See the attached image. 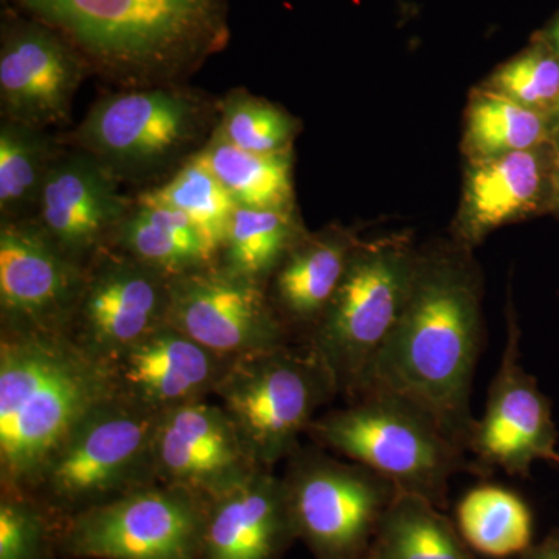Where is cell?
<instances>
[{
  "label": "cell",
  "mask_w": 559,
  "mask_h": 559,
  "mask_svg": "<svg viewBox=\"0 0 559 559\" xmlns=\"http://www.w3.org/2000/svg\"><path fill=\"white\" fill-rule=\"evenodd\" d=\"M549 119V145L559 154V100L547 114Z\"/></svg>",
  "instance_id": "836d02e7"
},
{
  "label": "cell",
  "mask_w": 559,
  "mask_h": 559,
  "mask_svg": "<svg viewBox=\"0 0 559 559\" xmlns=\"http://www.w3.org/2000/svg\"><path fill=\"white\" fill-rule=\"evenodd\" d=\"M477 87L524 108L549 114L559 100V57L535 33L525 49L498 66Z\"/></svg>",
  "instance_id": "4dcf8cb0"
},
{
  "label": "cell",
  "mask_w": 559,
  "mask_h": 559,
  "mask_svg": "<svg viewBox=\"0 0 559 559\" xmlns=\"http://www.w3.org/2000/svg\"><path fill=\"white\" fill-rule=\"evenodd\" d=\"M72 44L38 20L3 21L0 106L3 120L44 128L69 119L90 70Z\"/></svg>",
  "instance_id": "9a60e30c"
},
{
  "label": "cell",
  "mask_w": 559,
  "mask_h": 559,
  "mask_svg": "<svg viewBox=\"0 0 559 559\" xmlns=\"http://www.w3.org/2000/svg\"><path fill=\"white\" fill-rule=\"evenodd\" d=\"M521 559H559V530L550 533L538 546H532Z\"/></svg>",
  "instance_id": "d6a6232c"
},
{
  "label": "cell",
  "mask_w": 559,
  "mask_h": 559,
  "mask_svg": "<svg viewBox=\"0 0 559 559\" xmlns=\"http://www.w3.org/2000/svg\"><path fill=\"white\" fill-rule=\"evenodd\" d=\"M160 415L120 393L106 400L70 433L31 496L62 522L157 484L153 450Z\"/></svg>",
  "instance_id": "52a82bcc"
},
{
  "label": "cell",
  "mask_w": 559,
  "mask_h": 559,
  "mask_svg": "<svg viewBox=\"0 0 559 559\" xmlns=\"http://www.w3.org/2000/svg\"><path fill=\"white\" fill-rule=\"evenodd\" d=\"M550 145L492 159L466 162L462 197L452 221V241L474 250L492 231L550 210Z\"/></svg>",
  "instance_id": "ac0fdd59"
},
{
  "label": "cell",
  "mask_w": 559,
  "mask_h": 559,
  "mask_svg": "<svg viewBox=\"0 0 559 559\" xmlns=\"http://www.w3.org/2000/svg\"><path fill=\"white\" fill-rule=\"evenodd\" d=\"M197 154L240 207L296 210L293 151L249 153L231 145L215 128Z\"/></svg>",
  "instance_id": "cb8c5ba5"
},
{
  "label": "cell",
  "mask_w": 559,
  "mask_h": 559,
  "mask_svg": "<svg viewBox=\"0 0 559 559\" xmlns=\"http://www.w3.org/2000/svg\"><path fill=\"white\" fill-rule=\"evenodd\" d=\"M543 145H549L547 114L480 87L471 91L462 138L465 162L492 159Z\"/></svg>",
  "instance_id": "d4e9b609"
},
{
  "label": "cell",
  "mask_w": 559,
  "mask_h": 559,
  "mask_svg": "<svg viewBox=\"0 0 559 559\" xmlns=\"http://www.w3.org/2000/svg\"><path fill=\"white\" fill-rule=\"evenodd\" d=\"M60 530L61 521L33 496L0 495V559H58Z\"/></svg>",
  "instance_id": "1f68e13d"
},
{
  "label": "cell",
  "mask_w": 559,
  "mask_h": 559,
  "mask_svg": "<svg viewBox=\"0 0 559 559\" xmlns=\"http://www.w3.org/2000/svg\"><path fill=\"white\" fill-rule=\"evenodd\" d=\"M418 248L411 235L362 240L340 288L305 344L326 364L340 393L355 400L409 296Z\"/></svg>",
  "instance_id": "5b68a950"
},
{
  "label": "cell",
  "mask_w": 559,
  "mask_h": 559,
  "mask_svg": "<svg viewBox=\"0 0 559 559\" xmlns=\"http://www.w3.org/2000/svg\"><path fill=\"white\" fill-rule=\"evenodd\" d=\"M296 539L283 477L260 469L210 500L200 559H282Z\"/></svg>",
  "instance_id": "ffe728a7"
},
{
  "label": "cell",
  "mask_w": 559,
  "mask_h": 559,
  "mask_svg": "<svg viewBox=\"0 0 559 559\" xmlns=\"http://www.w3.org/2000/svg\"><path fill=\"white\" fill-rule=\"evenodd\" d=\"M369 559H474L469 546L439 507L399 491L371 540Z\"/></svg>",
  "instance_id": "603a6c76"
},
{
  "label": "cell",
  "mask_w": 559,
  "mask_h": 559,
  "mask_svg": "<svg viewBox=\"0 0 559 559\" xmlns=\"http://www.w3.org/2000/svg\"><path fill=\"white\" fill-rule=\"evenodd\" d=\"M307 231L296 210L238 205L227 227L218 261L267 288L274 272Z\"/></svg>",
  "instance_id": "484cf974"
},
{
  "label": "cell",
  "mask_w": 559,
  "mask_h": 559,
  "mask_svg": "<svg viewBox=\"0 0 559 559\" xmlns=\"http://www.w3.org/2000/svg\"><path fill=\"white\" fill-rule=\"evenodd\" d=\"M481 299L484 277L473 250L454 241L418 249L406 305L359 392L381 389L412 401L468 454L477 425L471 395L485 336Z\"/></svg>",
  "instance_id": "6da1fadb"
},
{
  "label": "cell",
  "mask_w": 559,
  "mask_h": 559,
  "mask_svg": "<svg viewBox=\"0 0 559 559\" xmlns=\"http://www.w3.org/2000/svg\"><path fill=\"white\" fill-rule=\"evenodd\" d=\"M360 559H369V557H367V555H366V557H364V558H360Z\"/></svg>",
  "instance_id": "74e56055"
},
{
  "label": "cell",
  "mask_w": 559,
  "mask_h": 559,
  "mask_svg": "<svg viewBox=\"0 0 559 559\" xmlns=\"http://www.w3.org/2000/svg\"><path fill=\"white\" fill-rule=\"evenodd\" d=\"M110 367L64 333H0V495H32L95 407L117 395Z\"/></svg>",
  "instance_id": "3957f363"
},
{
  "label": "cell",
  "mask_w": 559,
  "mask_h": 559,
  "mask_svg": "<svg viewBox=\"0 0 559 559\" xmlns=\"http://www.w3.org/2000/svg\"><path fill=\"white\" fill-rule=\"evenodd\" d=\"M212 117L204 97L176 84L132 87L95 103L73 142L117 178H146L193 156Z\"/></svg>",
  "instance_id": "ba28073f"
},
{
  "label": "cell",
  "mask_w": 559,
  "mask_h": 559,
  "mask_svg": "<svg viewBox=\"0 0 559 559\" xmlns=\"http://www.w3.org/2000/svg\"><path fill=\"white\" fill-rule=\"evenodd\" d=\"M362 241L358 231L341 226L307 231L274 272L267 293L278 318L293 334L314 330L340 288L349 260Z\"/></svg>",
  "instance_id": "44dd1931"
},
{
  "label": "cell",
  "mask_w": 559,
  "mask_h": 559,
  "mask_svg": "<svg viewBox=\"0 0 559 559\" xmlns=\"http://www.w3.org/2000/svg\"><path fill=\"white\" fill-rule=\"evenodd\" d=\"M521 330L509 308L507 342L498 373L489 388L487 409L477 419L469 455L477 476L503 469L527 477L536 460H549L558 432L550 401L538 382L522 367Z\"/></svg>",
  "instance_id": "5bb4252c"
},
{
  "label": "cell",
  "mask_w": 559,
  "mask_h": 559,
  "mask_svg": "<svg viewBox=\"0 0 559 559\" xmlns=\"http://www.w3.org/2000/svg\"><path fill=\"white\" fill-rule=\"evenodd\" d=\"M124 86L175 84L229 40L226 0H14Z\"/></svg>",
  "instance_id": "7a4b0ae2"
},
{
  "label": "cell",
  "mask_w": 559,
  "mask_h": 559,
  "mask_svg": "<svg viewBox=\"0 0 559 559\" xmlns=\"http://www.w3.org/2000/svg\"><path fill=\"white\" fill-rule=\"evenodd\" d=\"M308 436L392 481L400 491L447 509L455 474H476L468 452L428 412L388 390H364L347 407L312 419Z\"/></svg>",
  "instance_id": "277c9868"
},
{
  "label": "cell",
  "mask_w": 559,
  "mask_h": 559,
  "mask_svg": "<svg viewBox=\"0 0 559 559\" xmlns=\"http://www.w3.org/2000/svg\"><path fill=\"white\" fill-rule=\"evenodd\" d=\"M110 248L167 277L216 263L198 227L179 210L138 198L114 234Z\"/></svg>",
  "instance_id": "7402d4cb"
},
{
  "label": "cell",
  "mask_w": 559,
  "mask_h": 559,
  "mask_svg": "<svg viewBox=\"0 0 559 559\" xmlns=\"http://www.w3.org/2000/svg\"><path fill=\"white\" fill-rule=\"evenodd\" d=\"M139 198L182 212L200 230L210 257L219 260L227 227L238 204L197 153L182 162L164 186L145 191Z\"/></svg>",
  "instance_id": "f1b7e54d"
},
{
  "label": "cell",
  "mask_w": 559,
  "mask_h": 559,
  "mask_svg": "<svg viewBox=\"0 0 559 559\" xmlns=\"http://www.w3.org/2000/svg\"><path fill=\"white\" fill-rule=\"evenodd\" d=\"M550 462H555V463H558L559 465V454L557 451L554 452V454L550 455Z\"/></svg>",
  "instance_id": "8d00e7d4"
},
{
  "label": "cell",
  "mask_w": 559,
  "mask_h": 559,
  "mask_svg": "<svg viewBox=\"0 0 559 559\" xmlns=\"http://www.w3.org/2000/svg\"><path fill=\"white\" fill-rule=\"evenodd\" d=\"M159 484L189 489L210 502L261 468L221 404H183L160 415L154 439Z\"/></svg>",
  "instance_id": "2e32d148"
},
{
  "label": "cell",
  "mask_w": 559,
  "mask_h": 559,
  "mask_svg": "<svg viewBox=\"0 0 559 559\" xmlns=\"http://www.w3.org/2000/svg\"><path fill=\"white\" fill-rule=\"evenodd\" d=\"M550 210L559 216V154L555 160L554 173H551Z\"/></svg>",
  "instance_id": "d590c367"
},
{
  "label": "cell",
  "mask_w": 559,
  "mask_h": 559,
  "mask_svg": "<svg viewBox=\"0 0 559 559\" xmlns=\"http://www.w3.org/2000/svg\"><path fill=\"white\" fill-rule=\"evenodd\" d=\"M218 109L216 131L231 145L255 154L293 151L300 121L282 106L235 90L224 97Z\"/></svg>",
  "instance_id": "f546056e"
},
{
  "label": "cell",
  "mask_w": 559,
  "mask_h": 559,
  "mask_svg": "<svg viewBox=\"0 0 559 559\" xmlns=\"http://www.w3.org/2000/svg\"><path fill=\"white\" fill-rule=\"evenodd\" d=\"M168 290V323L223 358H240L289 342V330L266 286L219 261L171 277Z\"/></svg>",
  "instance_id": "8fae6325"
},
{
  "label": "cell",
  "mask_w": 559,
  "mask_h": 559,
  "mask_svg": "<svg viewBox=\"0 0 559 559\" xmlns=\"http://www.w3.org/2000/svg\"><path fill=\"white\" fill-rule=\"evenodd\" d=\"M131 204L119 178L84 151L60 154L40 193L35 219L72 259L87 264L109 248Z\"/></svg>",
  "instance_id": "e0dca14e"
},
{
  "label": "cell",
  "mask_w": 559,
  "mask_h": 559,
  "mask_svg": "<svg viewBox=\"0 0 559 559\" xmlns=\"http://www.w3.org/2000/svg\"><path fill=\"white\" fill-rule=\"evenodd\" d=\"M283 476L297 538L316 559L366 557L385 510L399 495L392 481L322 447L297 448Z\"/></svg>",
  "instance_id": "9c48e42d"
},
{
  "label": "cell",
  "mask_w": 559,
  "mask_h": 559,
  "mask_svg": "<svg viewBox=\"0 0 559 559\" xmlns=\"http://www.w3.org/2000/svg\"><path fill=\"white\" fill-rule=\"evenodd\" d=\"M457 522L469 549L485 557H513L532 547V511L510 489L496 485L471 489L460 500Z\"/></svg>",
  "instance_id": "4316f807"
},
{
  "label": "cell",
  "mask_w": 559,
  "mask_h": 559,
  "mask_svg": "<svg viewBox=\"0 0 559 559\" xmlns=\"http://www.w3.org/2000/svg\"><path fill=\"white\" fill-rule=\"evenodd\" d=\"M538 33L549 43L551 49H554L555 53L559 57V13L550 21V24L547 25L546 28H543V31Z\"/></svg>",
  "instance_id": "e575fe53"
},
{
  "label": "cell",
  "mask_w": 559,
  "mask_h": 559,
  "mask_svg": "<svg viewBox=\"0 0 559 559\" xmlns=\"http://www.w3.org/2000/svg\"><path fill=\"white\" fill-rule=\"evenodd\" d=\"M230 360L167 322L117 356L109 367L121 396L164 414L205 400Z\"/></svg>",
  "instance_id": "d6986e66"
},
{
  "label": "cell",
  "mask_w": 559,
  "mask_h": 559,
  "mask_svg": "<svg viewBox=\"0 0 559 559\" xmlns=\"http://www.w3.org/2000/svg\"><path fill=\"white\" fill-rule=\"evenodd\" d=\"M86 264L33 219L0 224V333H64L79 305Z\"/></svg>",
  "instance_id": "4fadbf2b"
},
{
  "label": "cell",
  "mask_w": 559,
  "mask_h": 559,
  "mask_svg": "<svg viewBox=\"0 0 559 559\" xmlns=\"http://www.w3.org/2000/svg\"><path fill=\"white\" fill-rule=\"evenodd\" d=\"M253 460L272 469L300 447L320 407L340 393L310 347H278L231 359L215 390Z\"/></svg>",
  "instance_id": "8992f818"
},
{
  "label": "cell",
  "mask_w": 559,
  "mask_h": 559,
  "mask_svg": "<svg viewBox=\"0 0 559 559\" xmlns=\"http://www.w3.org/2000/svg\"><path fill=\"white\" fill-rule=\"evenodd\" d=\"M207 503L151 484L61 522V559H200Z\"/></svg>",
  "instance_id": "30bf717a"
},
{
  "label": "cell",
  "mask_w": 559,
  "mask_h": 559,
  "mask_svg": "<svg viewBox=\"0 0 559 559\" xmlns=\"http://www.w3.org/2000/svg\"><path fill=\"white\" fill-rule=\"evenodd\" d=\"M60 154L40 128L17 121L0 124V215L33 219L53 162Z\"/></svg>",
  "instance_id": "83f0119b"
},
{
  "label": "cell",
  "mask_w": 559,
  "mask_h": 559,
  "mask_svg": "<svg viewBox=\"0 0 559 559\" xmlns=\"http://www.w3.org/2000/svg\"><path fill=\"white\" fill-rule=\"evenodd\" d=\"M170 277L119 249L106 248L86 264L79 305L66 334L102 362L168 322Z\"/></svg>",
  "instance_id": "7c38bea8"
}]
</instances>
